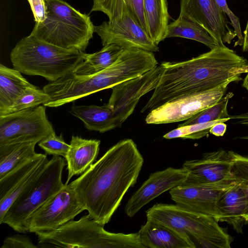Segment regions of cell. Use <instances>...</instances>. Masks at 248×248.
Masks as SVG:
<instances>
[{"label": "cell", "mask_w": 248, "mask_h": 248, "mask_svg": "<svg viewBox=\"0 0 248 248\" xmlns=\"http://www.w3.org/2000/svg\"><path fill=\"white\" fill-rule=\"evenodd\" d=\"M235 183L227 181L215 184H184L171 189V199L179 207L197 213L216 215V203L220 193Z\"/></svg>", "instance_id": "15"}, {"label": "cell", "mask_w": 248, "mask_h": 248, "mask_svg": "<svg viewBox=\"0 0 248 248\" xmlns=\"http://www.w3.org/2000/svg\"><path fill=\"white\" fill-rule=\"evenodd\" d=\"M138 232L145 248H196L187 234L151 218H147Z\"/></svg>", "instance_id": "18"}, {"label": "cell", "mask_w": 248, "mask_h": 248, "mask_svg": "<svg viewBox=\"0 0 248 248\" xmlns=\"http://www.w3.org/2000/svg\"><path fill=\"white\" fill-rule=\"evenodd\" d=\"M35 23L43 22L46 18V7L45 0H28Z\"/></svg>", "instance_id": "36"}, {"label": "cell", "mask_w": 248, "mask_h": 248, "mask_svg": "<svg viewBox=\"0 0 248 248\" xmlns=\"http://www.w3.org/2000/svg\"><path fill=\"white\" fill-rule=\"evenodd\" d=\"M246 201L245 195L236 183L223 190L216 203L215 219L231 225L237 233H243L247 224L245 217Z\"/></svg>", "instance_id": "19"}, {"label": "cell", "mask_w": 248, "mask_h": 248, "mask_svg": "<svg viewBox=\"0 0 248 248\" xmlns=\"http://www.w3.org/2000/svg\"><path fill=\"white\" fill-rule=\"evenodd\" d=\"M148 33L157 44L165 39L170 16L167 0H143Z\"/></svg>", "instance_id": "23"}, {"label": "cell", "mask_w": 248, "mask_h": 248, "mask_svg": "<svg viewBox=\"0 0 248 248\" xmlns=\"http://www.w3.org/2000/svg\"><path fill=\"white\" fill-rule=\"evenodd\" d=\"M174 37L196 41L210 49L221 46L203 28L181 15L177 19L169 24L167 27L165 39Z\"/></svg>", "instance_id": "26"}, {"label": "cell", "mask_w": 248, "mask_h": 248, "mask_svg": "<svg viewBox=\"0 0 248 248\" xmlns=\"http://www.w3.org/2000/svg\"><path fill=\"white\" fill-rule=\"evenodd\" d=\"M160 64V79L142 113L181 96L217 88L230 80L238 81L247 72L248 61L224 46L187 61Z\"/></svg>", "instance_id": "2"}, {"label": "cell", "mask_w": 248, "mask_h": 248, "mask_svg": "<svg viewBox=\"0 0 248 248\" xmlns=\"http://www.w3.org/2000/svg\"><path fill=\"white\" fill-rule=\"evenodd\" d=\"M85 210L76 191L69 184L49 198L27 218V232H46L56 230Z\"/></svg>", "instance_id": "9"}, {"label": "cell", "mask_w": 248, "mask_h": 248, "mask_svg": "<svg viewBox=\"0 0 248 248\" xmlns=\"http://www.w3.org/2000/svg\"><path fill=\"white\" fill-rule=\"evenodd\" d=\"M91 12L105 13L109 21L120 19L126 11L130 12L138 22L148 32L143 10V0H93Z\"/></svg>", "instance_id": "25"}, {"label": "cell", "mask_w": 248, "mask_h": 248, "mask_svg": "<svg viewBox=\"0 0 248 248\" xmlns=\"http://www.w3.org/2000/svg\"><path fill=\"white\" fill-rule=\"evenodd\" d=\"M151 218L187 234L196 248H230L233 241L212 217L192 212L176 204L156 203L146 211Z\"/></svg>", "instance_id": "7"}, {"label": "cell", "mask_w": 248, "mask_h": 248, "mask_svg": "<svg viewBox=\"0 0 248 248\" xmlns=\"http://www.w3.org/2000/svg\"><path fill=\"white\" fill-rule=\"evenodd\" d=\"M83 52L60 47L30 34L16 44L10 59L13 68L21 73L54 82L72 72L83 60Z\"/></svg>", "instance_id": "3"}, {"label": "cell", "mask_w": 248, "mask_h": 248, "mask_svg": "<svg viewBox=\"0 0 248 248\" xmlns=\"http://www.w3.org/2000/svg\"><path fill=\"white\" fill-rule=\"evenodd\" d=\"M235 139L245 140H248V135L244 136L239 137H236L235 138Z\"/></svg>", "instance_id": "40"}, {"label": "cell", "mask_w": 248, "mask_h": 248, "mask_svg": "<svg viewBox=\"0 0 248 248\" xmlns=\"http://www.w3.org/2000/svg\"><path fill=\"white\" fill-rule=\"evenodd\" d=\"M229 119H225L212 121L204 124H198L178 127L163 136L166 139L182 138L184 139L196 140L206 136L210 128L215 124L225 122Z\"/></svg>", "instance_id": "32"}, {"label": "cell", "mask_w": 248, "mask_h": 248, "mask_svg": "<svg viewBox=\"0 0 248 248\" xmlns=\"http://www.w3.org/2000/svg\"><path fill=\"white\" fill-rule=\"evenodd\" d=\"M94 31L100 36L103 46L114 44L124 49L159 51L158 45L129 11L125 12L120 19L94 26Z\"/></svg>", "instance_id": "12"}, {"label": "cell", "mask_w": 248, "mask_h": 248, "mask_svg": "<svg viewBox=\"0 0 248 248\" xmlns=\"http://www.w3.org/2000/svg\"><path fill=\"white\" fill-rule=\"evenodd\" d=\"M131 62L120 57L111 65L91 75L83 76L73 72L57 80L50 82L43 88L49 96L43 105L51 108L60 107L102 90L112 88L134 78Z\"/></svg>", "instance_id": "6"}, {"label": "cell", "mask_w": 248, "mask_h": 248, "mask_svg": "<svg viewBox=\"0 0 248 248\" xmlns=\"http://www.w3.org/2000/svg\"><path fill=\"white\" fill-rule=\"evenodd\" d=\"M69 112L82 121L90 131L104 133L118 127L113 111L107 104L102 106L74 104Z\"/></svg>", "instance_id": "21"}, {"label": "cell", "mask_w": 248, "mask_h": 248, "mask_svg": "<svg viewBox=\"0 0 248 248\" xmlns=\"http://www.w3.org/2000/svg\"><path fill=\"white\" fill-rule=\"evenodd\" d=\"M244 33V43L242 46V50L244 52H246L248 51V20Z\"/></svg>", "instance_id": "38"}, {"label": "cell", "mask_w": 248, "mask_h": 248, "mask_svg": "<svg viewBox=\"0 0 248 248\" xmlns=\"http://www.w3.org/2000/svg\"><path fill=\"white\" fill-rule=\"evenodd\" d=\"M233 96V93L229 92L215 104L199 112L178 127L198 124H204L218 120L229 119L230 115L227 109L229 101Z\"/></svg>", "instance_id": "29"}, {"label": "cell", "mask_w": 248, "mask_h": 248, "mask_svg": "<svg viewBox=\"0 0 248 248\" xmlns=\"http://www.w3.org/2000/svg\"><path fill=\"white\" fill-rule=\"evenodd\" d=\"M65 159L53 155L44 169L16 199L0 224H5L20 233L27 232L29 217L64 185L62 181Z\"/></svg>", "instance_id": "8"}, {"label": "cell", "mask_w": 248, "mask_h": 248, "mask_svg": "<svg viewBox=\"0 0 248 248\" xmlns=\"http://www.w3.org/2000/svg\"><path fill=\"white\" fill-rule=\"evenodd\" d=\"M245 118L247 125H248V111L246 112L245 115Z\"/></svg>", "instance_id": "41"}, {"label": "cell", "mask_w": 248, "mask_h": 248, "mask_svg": "<svg viewBox=\"0 0 248 248\" xmlns=\"http://www.w3.org/2000/svg\"><path fill=\"white\" fill-rule=\"evenodd\" d=\"M36 143L29 142L0 146V179L32 158L37 154Z\"/></svg>", "instance_id": "27"}, {"label": "cell", "mask_w": 248, "mask_h": 248, "mask_svg": "<svg viewBox=\"0 0 248 248\" xmlns=\"http://www.w3.org/2000/svg\"><path fill=\"white\" fill-rule=\"evenodd\" d=\"M39 146L47 155L62 156L64 159L70 148V144L66 143L62 134H50L38 142Z\"/></svg>", "instance_id": "33"}, {"label": "cell", "mask_w": 248, "mask_h": 248, "mask_svg": "<svg viewBox=\"0 0 248 248\" xmlns=\"http://www.w3.org/2000/svg\"><path fill=\"white\" fill-rule=\"evenodd\" d=\"M230 151L219 150L206 153L200 159L185 162L183 167L189 174L184 183L187 184H215L233 180Z\"/></svg>", "instance_id": "17"}, {"label": "cell", "mask_w": 248, "mask_h": 248, "mask_svg": "<svg viewBox=\"0 0 248 248\" xmlns=\"http://www.w3.org/2000/svg\"><path fill=\"white\" fill-rule=\"evenodd\" d=\"M232 155V164L231 173L233 180L243 191L246 201L245 217L248 223V156L229 151Z\"/></svg>", "instance_id": "31"}, {"label": "cell", "mask_w": 248, "mask_h": 248, "mask_svg": "<svg viewBox=\"0 0 248 248\" xmlns=\"http://www.w3.org/2000/svg\"><path fill=\"white\" fill-rule=\"evenodd\" d=\"M46 154L37 153L31 159L13 170L0 179V200L28 174L48 161Z\"/></svg>", "instance_id": "28"}, {"label": "cell", "mask_w": 248, "mask_h": 248, "mask_svg": "<svg viewBox=\"0 0 248 248\" xmlns=\"http://www.w3.org/2000/svg\"><path fill=\"white\" fill-rule=\"evenodd\" d=\"M46 106L40 105L0 116V146L40 140L55 132Z\"/></svg>", "instance_id": "10"}, {"label": "cell", "mask_w": 248, "mask_h": 248, "mask_svg": "<svg viewBox=\"0 0 248 248\" xmlns=\"http://www.w3.org/2000/svg\"><path fill=\"white\" fill-rule=\"evenodd\" d=\"M227 125L224 122H220L214 125L210 129L209 133L217 136H223L226 132Z\"/></svg>", "instance_id": "37"}, {"label": "cell", "mask_w": 248, "mask_h": 248, "mask_svg": "<svg viewBox=\"0 0 248 248\" xmlns=\"http://www.w3.org/2000/svg\"><path fill=\"white\" fill-rule=\"evenodd\" d=\"M45 1L46 18L36 23L31 34L62 48L84 52L94 32L90 16L63 0Z\"/></svg>", "instance_id": "4"}, {"label": "cell", "mask_w": 248, "mask_h": 248, "mask_svg": "<svg viewBox=\"0 0 248 248\" xmlns=\"http://www.w3.org/2000/svg\"><path fill=\"white\" fill-rule=\"evenodd\" d=\"M100 144L98 140L72 136L70 148L65 158L68 170L65 184H68L73 176L82 174L90 168L97 157Z\"/></svg>", "instance_id": "20"}, {"label": "cell", "mask_w": 248, "mask_h": 248, "mask_svg": "<svg viewBox=\"0 0 248 248\" xmlns=\"http://www.w3.org/2000/svg\"><path fill=\"white\" fill-rule=\"evenodd\" d=\"M124 50L117 45L108 44L93 53L83 52V60L72 72L77 75L83 76L100 72L114 63Z\"/></svg>", "instance_id": "24"}, {"label": "cell", "mask_w": 248, "mask_h": 248, "mask_svg": "<svg viewBox=\"0 0 248 248\" xmlns=\"http://www.w3.org/2000/svg\"><path fill=\"white\" fill-rule=\"evenodd\" d=\"M39 248H145L138 232H107L88 214L71 220L55 230L35 233Z\"/></svg>", "instance_id": "5"}, {"label": "cell", "mask_w": 248, "mask_h": 248, "mask_svg": "<svg viewBox=\"0 0 248 248\" xmlns=\"http://www.w3.org/2000/svg\"><path fill=\"white\" fill-rule=\"evenodd\" d=\"M221 10L223 12L230 18L231 25L234 30L237 40L235 42L234 46L238 45L243 46L244 36H243L240 26L239 19L232 12L229 8L226 0H216Z\"/></svg>", "instance_id": "34"}, {"label": "cell", "mask_w": 248, "mask_h": 248, "mask_svg": "<svg viewBox=\"0 0 248 248\" xmlns=\"http://www.w3.org/2000/svg\"><path fill=\"white\" fill-rule=\"evenodd\" d=\"M230 80L207 91L194 93L171 100L149 111L148 124H163L185 121L199 112L217 103L226 93Z\"/></svg>", "instance_id": "11"}, {"label": "cell", "mask_w": 248, "mask_h": 248, "mask_svg": "<svg viewBox=\"0 0 248 248\" xmlns=\"http://www.w3.org/2000/svg\"><path fill=\"white\" fill-rule=\"evenodd\" d=\"M188 170L184 167H169L151 173L149 178L128 200L124 208L125 214L133 217L144 205L164 192L183 184Z\"/></svg>", "instance_id": "16"}, {"label": "cell", "mask_w": 248, "mask_h": 248, "mask_svg": "<svg viewBox=\"0 0 248 248\" xmlns=\"http://www.w3.org/2000/svg\"><path fill=\"white\" fill-rule=\"evenodd\" d=\"M144 162L131 139L121 140L70 184L88 215L104 226L128 189L136 184Z\"/></svg>", "instance_id": "1"}, {"label": "cell", "mask_w": 248, "mask_h": 248, "mask_svg": "<svg viewBox=\"0 0 248 248\" xmlns=\"http://www.w3.org/2000/svg\"><path fill=\"white\" fill-rule=\"evenodd\" d=\"M162 71L160 64L144 74L112 87L108 105L113 111L118 127L132 114L140 98L154 90Z\"/></svg>", "instance_id": "13"}, {"label": "cell", "mask_w": 248, "mask_h": 248, "mask_svg": "<svg viewBox=\"0 0 248 248\" xmlns=\"http://www.w3.org/2000/svg\"><path fill=\"white\" fill-rule=\"evenodd\" d=\"M14 68L0 64V115L27 88L33 86Z\"/></svg>", "instance_id": "22"}, {"label": "cell", "mask_w": 248, "mask_h": 248, "mask_svg": "<svg viewBox=\"0 0 248 248\" xmlns=\"http://www.w3.org/2000/svg\"><path fill=\"white\" fill-rule=\"evenodd\" d=\"M242 87L245 88L248 92V66L247 72V75L243 80L242 85Z\"/></svg>", "instance_id": "39"}, {"label": "cell", "mask_w": 248, "mask_h": 248, "mask_svg": "<svg viewBox=\"0 0 248 248\" xmlns=\"http://www.w3.org/2000/svg\"><path fill=\"white\" fill-rule=\"evenodd\" d=\"M48 99V95L43 89L33 85L27 88L0 116L36 107L43 105Z\"/></svg>", "instance_id": "30"}, {"label": "cell", "mask_w": 248, "mask_h": 248, "mask_svg": "<svg viewBox=\"0 0 248 248\" xmlns=\"http://www.w3.org/2000/svg\"><path fill=\"white\" fill-rule=\"evenodd\" d=\"M1 248H39L27 236L15 234L8 236L3 241Z\"/></svg>", "instance_id": "35"}, {"label": "cell", "mask_w": 248, "mask_h": 248, "mask_svg": "<svg viewBox=\"0 0 248 248\" xmlns=\"http://www.w3.org/2000/svg\"><path fill=\"white\" fill-rule=\"evenodd\" d=\"M180 15L203 28L221 46L236 37L216 0H181Z\"/></svg>", "instance_id": "14"}]
</instances>
